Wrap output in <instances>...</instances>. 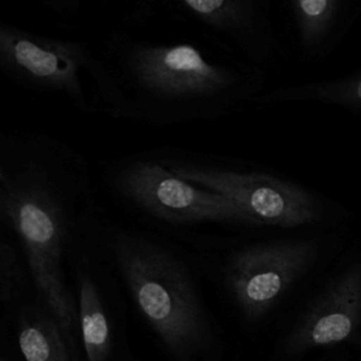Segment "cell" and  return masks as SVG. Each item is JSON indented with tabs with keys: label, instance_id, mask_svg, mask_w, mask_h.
I'll use <instances>...</instances> for the list:
<instances>
[{
	"label": "cell",
	"instance_id": "15",
	"mask_svg": "<svg viewBox=\"0 0 361 361\" xmlns=\"http://www.w3.org/2000/svg\"><path fill=\"white\" fill-rule=\"evenodd\" d=\"M42 7L63 18L76 17L83 6V0H35Z\"/></svg>",
	"mask_w": 361,
	"mask_h": 361
},
{
	"label": "cell",
	"instance_id": "9",
	"mask_svg": "<svg viewBox=\"0 0 361 361\" xmlns=\"http://www.w3.org/2000/svg\"><path fill=\"white\" fill-rule=\"evenodd\" d=\"M275 0H161L168 11L237 51L247 62L269 71L285 58L271 8Z\"/></svg>",
	"mask_w": 361,
	"mask_h": 361
},
{
	"label": "cell",
	"instance_id": "13",
	"mask_svg": "<svg viewBox=\"0 0 361 361\" xmlns=\"http://www.w3.org/2000/svg\"><path fill=\"white\" fill-rule=\"evenodd\" d=\"M27 261L16 240L3 230L0 235V309L1 327H10L20 305L34 293Z\"/></svg>",
	"mask_w": 361,
	"mask_h": 361
},
{
	"label": "cell",
	"instance_id": "8",
	"mask_svg": "<svg viewBox=\"0 0 361 361\" xmlns=\"http://www.w3.org/2000/svg\"><path fill=\"white\" fill-rule=\"evenodd\" d=\"M97 230L78 247L69 267L82 357L83 361H134L138 357L128 341L123 285L99 245Z\"/></svg>",
	"mask_w": 361,
	"mask_h": 361
},
{
	"label": "cell",
	"instance_id": "5",
	"mask_svg": "<svg viewBox=\"0 0 361 361\" xmlns=\"http://www.w3.org/2000/svg\"><path fill=\"white\" fill-rule=\"evenodd\" d=\"M103 182L123 206L154 223L169 227L219 223L251 228L233 202L175 173L152 151L111 161Z\"/></svg>",
	"mask_w": 361,
	"mask_h": 361
},
{
	"label": "cell",
	"instance_id": "4",
	"mask_svg": "<svg viewBox=\"0 0 361 361\" xmlns=\"http://www.w3.org/2000/svg\"><path fill=\"white\" fill-rule=\"evenodd\" d=\"M151 151L175 173L233 202L251 228L312 226L337 212L331 199L258 162L179 147Z\"/></svg>",
	"mask_w": 361,
	"mask_h": 361
},
{
	"label": "cell",
	"instance_id": "17",
	"mask_svg": "<svg viewBox=\"0 0 361 361\" xmlns=\"http://www.w3.org/2000/svg\"><path fill=\"white\" fill-rule=\"evenodd\" d=\"M134 361H140V360H138V358H137V360H134Z\"/></svg>",
	"mask_w": 361,
	"mask_h": 361
},
{
	"label": "cell",
	"instance_id": "16",
	"mask_svg": "<svg viewBox=\"0 0 361 361\" xmlns=\"http://www.w3.org/2000/svg\"><path fill=\"white\" fill-rule=\"evenodd\" d=\"M0 361H21L20 354L16 348L11 333L7 329H1V343H0Z\"/></svg>",
	"mask_w": 361,
	"mask_h": 361
},
{
	"label": "cell",
	"instance_id": "7",
	"mask_svg": "<svg viewBox=\"0 0 361 361\" xmlns=\"http://www.w3.org/2000/svg\"><path fill=\"white\" fill-rule=\"evenodd\" d=\"M309 240H255L230 247L221 259L220 281L234 312L248 326L274 312L290 285L312 261Z\"/></svg>",
	"mask_w": 361,
	"mask_h": 361
},
{
	"label": "cell",
	"instance_id": "10",
	"mask_svg": "<svg viewBox=\"0 0 361 361\" xmlns=\"http://www.w3.org/2000/svg\"><path fill=\"white\" fill-rule=\"evenodd\" d=\"M286 10L298 54L303 61L317 63L353 31L361 0H286Z\"/></svg>",
	"mask_w": 361,
	"mask_h": 361
},
{
	"label": "cell",
	"instance_id": "12",
	"mask_svg": "<svg viewBox=\"0 0 361 361\" xmlns=\"http://www.w3.org/2000/svg\"><path fill=\"white\" fill-rule=\"evenodd\" d=\"M292 103H317L350 113H361V69L337 78L265 89L254 99L252 107Z\"/></svg>",
	"mask_w": 361,
	"mask_h": 361
},
{
	"label": "cell",
	"instance_id": "3",
	"mask_svg": "<svg viewBox=\"0 0 361 361\" xmlns=\"http://www.w3.org/2000/svg\"><path fill=\"white\" fill-rule=\"evenodd\" d=\"M97 241L169 361H226L223 329L175 247L154 233L106 217Z\"/></svg>",
	"mask_w": 361,
	"mask_h": 361
},
{
	"label": "cell",
	"instance_id": "2",
	"mask_svg": "<svg viewBox=\"0 0 361 361\" xmlns=\"http://www.w3.org/2000/svg\"><path fill=\"white\" fill-rule=\"evenodd\" d=\"M268 69L223 59L189 41L111 31L87 71L96 111L149 126L212 121L247 107L265 90Z\"/></svg>",
	"mask_w": 361,
	"mask_h": 361
},
{
	"label": "cell",
	"instance_id": "14",
	"mask_svg": "<svg viewBox=\"0 0 361 361\" xmlns=\"http://www.w3.org/2000/svg\"><path fill=\"white\" fill-rule=\"evenodd\" d=\"M127 6V25L133 27L144 23L157 8L159 0H117Z\"/></svg>",
	"mask_w": 361,
	"mask_h": 361
},
{
	"label": "cell",
	"instance_id": "6",
	"mask_svg": "<svg viewBox=\"0 0 361 361\" xmlns=\"http://www.w3.org/2000/svg\"><path fill=\"white\" fill-rule=\"evenodd\" d=\"M94 48L80 39L41 34L0 23V71L14 85L37 93L63 96L83 114L96 111L85 76Z\"/></svg>",
	"mask_w": 361,
	"mask_h": 361
},
{
	"label": "cell",
	"instance_id": "11",
	"mask_svg": "<svg viewBox=\"0 0 361 361\" xmlns=\"http://www.w3.org/2000/svg\"><path fill=\"white\" fill-rule=\"evenodd\" d=\"M21 361H83L82 350L34 292L18 307L10 327Z\"/></svg>",
	"mask_w": 361,
	"mask_h": 361
},
{
	"label": "cell",
	"instance_id": "1",
	"mask_svg": "<svg viewBox=\"0 0 361 361\" xmlns=\"http://www.w3.org/2000/svg\"><path fill=\"white\" fill-rule=\"evenodd\" d=\"M103 219L93 172L80 151L39 130L0 133L3 230L23 251L35 293L79 348L69 267L78 247Z\"/></svg>",
	"mask_w": 361,
	"mask_h": 361
}]
</instances>
